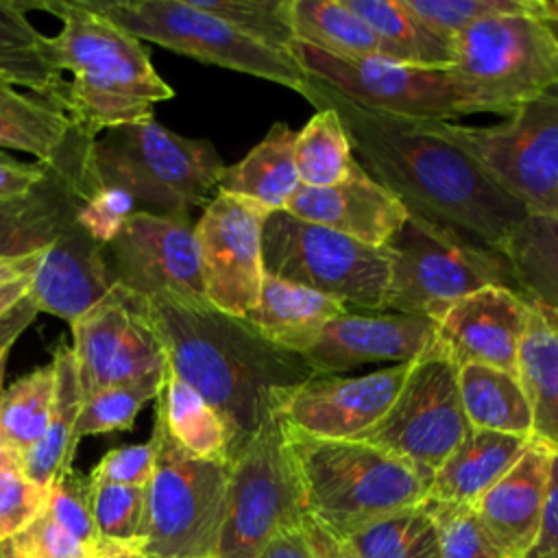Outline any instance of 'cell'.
<instances>
[{"mask_svg": "<svg viewBox=\"0 0 558 558\" xmlns=\"http://www.w3.org/2000/svg\"><path fill=\"white\" fill-rule=\"evenodd\" d=\"M303 532L310 543L312 558H360L349 538H342L333 532H329L325 525L314 521L312 517H305Z\"/></svg>", "mask_w": 558, "mask_h": 558, "instance_id": "50", "label": "cell"}, {"mask_svg": "<svg viewBox=\"0 0 558 558\" xmlns=\"http://www.w3.org/2000/svg\"><path fill=\"white\" fill-rule=\"evenodd\" d=\"M133 211L135 201L129 194L118 187L98 185L83 198L78 220L100 246H107Z\"/></svg>", "mask_w": 558, "mask_h": 558, "instance_id": "47", "label": "cell"}, {"mask_svg": "<svg viewBox=\"0 0 558 558\" xmlns=\"http://www.w3.org/2000/svg\"><path fill=\"white\" fill-rule=\"evenodd\" d=\"M438 340L436 320L397 312H347L303 353L314 373L340 375L368 362H412Z\"/></svg>", "mask_w": 558, "mask_h": 558, "instance_id": "20", "label": "cell"}, {"mask_svg": "<svg viewBox=\"0 0 558 558\" xmlns=\"http://www.w3.org/2000/svg\"><path fill=\"white\" fill-rule=\"evenodd\" d=\"M423 506L436 523L440 558H501L473 506L434 499H425Z\"/></svg>", "mask_w": 558, "mask_h": 558, "instance_id": "43", "label": "cell"}, {"mask_svg": "<svg viewBox=\"0 0 558 558\" xmlns=\"http://www.w3.org/2000/svg\"><path fill=\"white\" fill-rule=\"evenodd\" d=\"M401 59V63L449 68L456 61L453 44L427 28L403 0H344Z\"/></svg>", "mask_w": 558, "mask_h": 558, "instance_id": "35", "label": "cell"}, {"mask_svg": "<svg viewBox=\"0 0 558 558\" xmlns=\"http://www.w3.org/2000/svg\"><path fill=\"white\" fill-rule=\"evenodd\" d=\"M0 558H2V551H0Z\"/></svg>", "mask_w": 558, "mask_h": 558, "instance_id": "60", "label": "cell"}, {"mask_svg": "<svg viewBox=\"0 0 558 558\" xmlns=\"http://www.w3.org/2000/svg\"><path fill=\"white\" fill-rule=\"evenodd\" d=\"M527 558H558V549L547 551V554H530Z\"/></svg>", "mask_w": 558, "mask_h": 558, "instance_id": "59", "label": "cell"}, {"mask_svg": "<svg viewBox=\"0 0 558 558\" xmlns=\"http://www.w3.org/2000/svg\"><path fill=\"white\" fill-rule=\"evenodd\" d=\"M264 272L327 294L360 312H386L390 248L272 211L262 231Z\"/></svg>", "mask_w": 558, "mask_h": 558, "instance_id": "11", "label": "cell"}, {"mask_svg": "<svg viewBox=\"0 0 558 558\" xmlns=\"http://www.w3.org/2000/svg\"><path fill=\"white\" fill-rule=\"evenodd\" d=\"M270 214L251 198L216 192L194 222L203 288L216 310L244 318L255 307L266 275L262 231Z\"/></svg>", "mask_w": 558, "mask_h": 558, "instance_id": "17", "label": "cell"}, {"mask_svg": "<svg viewBox=\"0 0 558 558\" xmlns=\"http://www.w3.org/2000/svg\"><path fill=\"white\" fill-rule=\"evenodd\" d=\"M453 52L451 68L484 113L510 116L558 89V46L534 13L484 17L453 39Z\"/></svg>", "mask_w": 558, "mask_h": 558, "instance_id": "14", "label": "cell"}, {"mask_svg": "<svg viewBox=\"0 0 558 558\" xmlns=\"http://www.w3.org/2000/svg\"><path fill=\"white\" fill-rule=\"evenodd\" d=\"M558 549V449L554 451L551 460V473H549V490H547V501L543 510V523L538 532L536 547L532 554H547Z\"/></svg>", "mask_w": 558, "mask_h": 558, "instance_id": "51", "label": "cell"}, {"mask_svg": "<svg viewBox=\"0 0 558 558\" xmlns=\"http://www.w3.org/2000/svg\"><path fill=\"white\" fill-rule=\"evenodd\" d=\"M31 292V279L0 283V318H4Z\"/></svg>", "mask_w": 558, "mask_h": 558, "instance_id": "55", "label": "cell"}, {"mask_svg": "<svg viewBox=\"0 0 558 558\" xmlns=\"http://www.w3.org/2000/svg\"><path fill=\"white\" fill-rule=\"evenodd\" d=\"M37 257H7L0 255V283H11L20 279H33L37 270Z\"/></svg>", "mask_w": 558, "mask_h": 558, "instance_id": "54", "label": "cell"}, {"mask_svg": "<svg viewBox=\"0 0 558 558\" xmlns=\"http://www.w3.org/2000/svg\"><path fill=\"white\" fill-rule=\"evenodd\" d=\"M135 296L170 371L227 423L233 456L268 418L277 416L283 399L314 375L303 355L275 347L246 318L225 314L209 301L170 294Z\"/></svg>", "mask_w": 558, "mask_h": 558, "instance_id": "2", "label": "cell"}, {"mask_svg": "<svg viewBox=\"0 0 558 558\" xmlns=\"http://www.w3.org/2000/svg\"><path fill=\"white\" fill-rule=\"evenodd\" d=\"M140 41H153L201 63L220 65L310 96V74L290 52L268 48L192 0H81Z\"/></svg>", "mask_w": 558, "mask_h": 558, "instance_id": "9", "label": "cell"}, {"mask_svg": "<svg viewBox=\"0 0 558 558\" xmlns=\"http://www.w3.org/2000/svg\"><path fill=\"white\" fill-rule=\"evenodd\" d=\"M471 157L527 214L558 218V89L514 109L506 122H416Z\"/></svg>", "mask_w": 558, "mask_h": 558, "instance_id": "10", "label": "cell"}, {"mask_svg": "<svg viewBox=\"0 0 558 558\" xmlns=\"http://www.w3.org/2000/svg\"><path fill=\"white\" fill-rule=\"evenodd\" d=\"M48 490L35 484L20 462L0 464V543L13 538L44 514Z\"/></svg>", "mask_w": 558, "mask_h": 558, "instance_id": "44", "label": "cell"}, {"mask_svg": "<svg viewBox=\"0 0 558 558\" xmlns=\"http://www.w3.org/2000/svg\"><path fill=\"white\" fill-rule=\"evenodd\" d=\"M290 54L320 85L373 113L412 122H453L466 113H484L482 100L451 65L342 59L301 41H292Z\"/></svg>", "mask_w": 558, "mask_h": 558, "instance_id": "12", "label": "cell"}, {"mask_svg": "<svg viewBox=\"0 0 558 558\" xmlns=\"http://www.w3.org/2000/svg\"><path fill=\"white\" fill-rule=\"evenodd\" d=\"M530 440L473 427L432 475L425 499L473 506L521 458Z\"/></svg>", "mask_w": 558, "mask_h": 558, "instance_id": "26", "label": "cell"}, {"mask_svg": "<svg viewBox=\"0 0 558 558\" xmlns=\"http://www.w3.org/2000/svg\"><path fill=\"white\" fill-rule=\"evenodd\" d=\"M458 386L471 427L532 438V405L519 375L471 362L458 366Z\"/></svg>", "mask_w": 558, "mask_h": 558, "instance_id": "32", "label": "cell"}, {"mask_svg": "<svg viewBox=\"0 0 558 558\" xmlns=\"http://www.w3.org/2000/svg\"><path fill=\"white\" fill-rule=\"evenodd\" d=\"M471 429L460 399L458 364L436 340L410 362L386 414L357 438L405 460L429 482Z\"/></svg>", "mask_w": 558, "mask_h": 558, "instance_id": "15", "label": "cell"}, {"mask_svg": "<svg viewBox=\"0 0 558 558\" xmlns=\"http://www.w3.org/2000/svg\"><path fill=\"white\" fill-rule=\"evenodd\" d=\"M96 549L78 541L46 512L13 538L0 543L2 558H94Z\"/></svg>", "mask_w": 558, "mask_h": 558, "instance_id": "46", "label": "cell"}, {"mask_svg": "<svg viewBox=\"0 0 558 558\" xmlns=\"http://www.w3.org/2000/svg\"><path fill=\"white\" fill-rule=\"evenodd\" d=\"M37 314H39L37 305L31 301V296H24L4 318H0V360L9 355L13 342L37 318Z\"/></svg>", "mask_w": 558, "mask_h": 558, "instance_id": "52", "label": "cell"}, {"mask_svg": "<svg viewBox=\"0 0 558 558\" xmlns=\"http://www.w3.org/2000/svg\"><path fill=\"white\" fill-rule=\"evenodd\" d=\"M89 506L100 541L140 543L146 486H124L89 477Z\"/></svg>", "mask_w": 558, "mask_h": 558, "instance_id": "41", "label": "cell"}, {"mask_svg": "<svg viewBox=\"0 0 558 558\" xmlns=\"http://www.w3.org/2000/svg\"><path fill=\"white\" fill-rule=\"evenodd\" d=\"M530 301L508 288L488 286L447 307L436 320L438 342L462 364H486L517 375Z\"/></svg>", "mask_w": 558, "mask_h": 558, "instance_id": "21", "label": "cell"}, {"mask_svg": "<svg viewBox=\"0 0 558 558\" xmlns=\"http://www.w3.org/2000/svg\"><path fill=\"white\" fill-rule=\"evenodd\" d=\"M349 543L360 558H440L438 530L423 504L366 525Z\"/></svg>", "mask_w": 558, "mask_h": 558, "instance_id": "38", "label": "cell"}, {"mask_svg": "<svg viewBox=\"0 0 558 558\" xmlns=\"http://www.w3.org/2000/svg\"><path fill=\"white\" fill-rule=\"evenodd\" d=\"M294 161L301 183L310 187L336 185L360 166L333 107L316 105V113L296 133Z\"/></svg>", "mask_w": 558, "mask_h": 558, "instance_id": "36", "label": "cell"}, {"mask_svg": "<svg viewBox=\"0 0 558 558\" xmlns=\"http://www.w3.org/2000/svg\"><path fill=\"white\" fill-rule=\"evenodd\" d=\"M388 248L386 312L438 320L447 307L482 288L499 286L517 292L510 262L501 251L418 216H408Z\"/></svg>", "mask_w": 558, "mask_h": 558, "instance_id": "8", "label": "cell"}, {"mask_svg": "<svg viewBox=\"0 0 558 558\" xmlns=\"http://www.w3.org/2000/svg\"><path fill=\"white\" fill-rule=\"evenodd\" d=\"M22 7L61 20L59 35L46 37V50L52 65L72 74L61 107L87 137L96 140L111 126L155 118V105L172 98V87L157 74L144 44L81 0Z\"/></svg>", "mask_w": 558, "mask_h": 558, "instance_id": "3", "label": "cell"}, {"mask_svg": "<svg viewBox=\"0 0 558 558\" xmlns=\"http://www.w3.org/2000/svg\"><path fill=\"white\" fill-rule=\"evenodd\" d=\"M534 15L538 20H543V24L547 26L549 35L554 37V41L558 46V0H536Z\"/></svg>", "mask_w": 558, "mask_h": 558, "instance_id": "57", "label": "cell"}, {"mask_svg": "<svg viewBox=\"0 0 558 558\" xmlns=\"http://www.w3.org/2000/svg\"><path fill=\"white\" fill-rule=\"evenodd\" d=\"M52 364L57 371V390L48 427L39 442L20 458L22 471L46 490H50L61 475L74 469L72 462L81 442L76 425L85 403L72 344L61 342L52 353Z\"/></svg>", "mask_w": 558, "mask_h": 558, "instance_id": "27", "label": "cell"}, {"mask_svg": "<svg viewBox=\"0 0 558 558\" xmlns=\"http://www.w3.org/2000/svg\"><path fill=\"white\" fill-rule=\"evenodd\" d=\"M283 434L307 517L342 538L427 497L429 482L412 464L366 440L316 438L288 427Z\"/></svg>", "mask_w": 558, "mask_h": 558, "instance_id": "5", "label": "cell"}, {"mask_svg": "<svg viewBox=\"0 0 558 558\" xmlns=\"http://www.w3.org/2000/svg\"><path fill=\"white\" fill-rule=\"evenodd\" d=\"M0 85L26 87L61 107L68 81L52 65L41 35L26 17L22 2L0 0Z\"/></svg>", "mask_w": 558, "mask_h": 558, "instance_id": "31", "label": "cell"}, {"mask_svg": "<svg viewBox=\"0 0 558 558\" xmlns=\"http://www.w3.org/2000/svg\"><path fill=\"white\" fill-rule=\"evenodd\" d=\"M198 9L220 17L242 35L290 52L294 41L290 24V0H192Z\"/></svg>", "mask_w": 558, "mask_h": 558, "instance_id": "40", "label": "cell"}, {"mask_svg": "<svg viewBox=\"0 0 558 558\" xmlns=\"http://www.w3.org/2000/svg\"><path fill=\"white\" fill-rule=\"evenodd\" d=\"M554 451V447L532 438L506 475L473 504L501 558H527L536 547Z\"/></svg>", "mask_w": 558, "mask_h": 558, "instance_id": "24", "label": "cell"}, {"mask_svg": "<svg viewBox=\"0 0 558 558\" xmlns=\"http://www.w3.org/2000/svg\"><path fill=\"white\" fill-rule=\"evenodd\" d=\"M310 81L307 100L336 109L357 163L395 194L408 214L504 253L530 214L471 157L412 120L360 109L316 78Z\"/></svg>", "mask_w": 558, "mask_h": 558, "instance_id": "1", "label": "cell"}, {"mask_svg": "<svg viewBox=\"0 0 558 558\" xmlns=\"http://www.w3.org/2000/svg\"><path fill=\"white\" fill-rule=\"evenodd\" d=\"M94 558H144L140 543H109L102 541Z\"/></svg>", "mask_w": 558, "mask_h": 558, "instance_id": "56", "label": "cell"}, {"mask_svg": "<svg viewBox=\"0 0 558 558\" xmlns=\"http://www.w3.org/2000/svg\"><path fill=\"white\" fill-rule=\"evenodd\" d=\"M48 168L35 161H20L0 150V201L26 194L46 177Z\"/></svg>", "mask_w": 558, "mask_h": 558, "instance_id": "49", "label": "cell"}, {"mask_svg": "<svg viewBox=\"0 0 558 558\" xmlns=\"http://www.w3.org/2000/svg\"><path fill=\"white\" fill-rule=\"evenodd\" d=\"M70 329L85 397L168 371V357L140 299L120 283L78 314Z\"/></svg>", "mask_w": 558, "mask_h": 558, "instance_id": "16", "label": "cell"}, {"mask_svg": "<svg viewBox=\"0 0 558 558\" xmlns=\"http://www.w3.org/2000/svg\"><path fill=\"white\" fill-rule=\"evenodd\" d=\"M155 408L163 416L168 434L187 453L203 460L231 462L235 447L227 423L192 386L179 379L170 366L166 386L155 399Z\"/></svg>", "mask_w": 558, "mask_h": 558, "instance_id": "33", "label": "cell"}, {"mask_svg": "<svg viewBox=\"0 0 558 558\" xmlns=\"http://www.w3.org/2000/svg\"><path fill=\"white\" fill-rule=\"evenodd\" d=\"M283 211L368 246H388L410 216L401 201L362 166L336 185L310 187L301 183Z\"/></svg>", "mask_w": 558, "mask_h": 558, "instance_id": "23", "label": "cell"}, {"mask_svg": "<svg viewBox=\"0 0 558 558\" xmlns=\"http://www.w3.org/2000/svg\"><path fill=\"white\" fill-rule=\"evenodd\" d=\"M92 144L57 102L0 85V146L35 155L85 196L92 192Z\"/></svg>", "mask_w": 558, "mask_h": 558, "instance_id": "22", "label": "cell"}, {"mask_svg": "<svg viewBox=\"0 0 558 558\" xmlns=\"http://www.w3.org/2000/svg\"><path fill=\"white\" fill-rule=\"evenodd\" d=\"M225 168L211 142L183 137L155 118L102 131L89 153L92 190L118 187L146 211L172 216L205 207Z\"/></svg>", "mask_w": 558, "mask_h": 558, "instance_id": "6", "label": "cell"}, {"mask_svg": "<svg viewBox=\"0 0 558 558\" xmlns=\"http://www.w3.org/2000/svg\"><path fill=\"white\" fill-rule=\"evenodd\" d=\"M44 512L85 545L98 547L102 543L89 506V475L76 469L61 475L48 490Z\"/></svg>", "mask_w": 558, "mask_h": 558, "instance_id": "45", "label": "cell"}, {"mask_svg": "<svg viewBox=\"0 0 558 558\" xmlns=\"http://www.w3.org/2000/svg\"><path fill=\"white\" fill-rule=\"evenodd\" d=\"M294 41L342 59L397 61V52L344 0H290Z\"/></svg>", "mask_w": 558, "mask_h": 558, "instance_id": "30", "label": "cell"}, {"mask_svg": "<svg viewBox=\"0 0 558 558\" xmlns=\"http://www.w3.org/2000/svg\"><path fill=\"white\" fill-rule=\"evenodd\" d=\"M257 558H312L303 527L275 536Z\"/></svg>", "mask_w": 558, "mask_h": 558, "instance_id": "53", "label": "cell"}, {"mask_svg": "<svg viewBox=\"0 0 558 558\" xmlns=\"http://www.w3.org/2000/svg\"><path fill=\"white\" fill-rule=\"evenodd\" d=\"M434 33L453 39L471 24L493 15H523L536 11V0H403Z\"/></svg>", "mask_w": 558, "mask_h": 558, "instance_id": "42", "label": "cell"}, {"mask_svg": "<svg viewBox=\"0 0 558 558\" xmlns=\"http://www.w3.org/2000/svg\"><path fill=\"white\" fill-rule=\"evenodd\" d=\"M517 375L532 405V438L558 449V312L530 303Z\"/></svg>", "mask_w": 558, "mask_h": 558, "instance_id": "28", "label": "cell"}, {"mask_svg": "<svg viewBox=\"0 0 558 558\" xmlns=\"http://www.w3.org/2000/svg\"><path fill=\"white\" fill-rule=\"evenodd\" d=\"M410 362L360 377L314 373L279 405L283 427L316 438H357L390 408Z\"/></svg>", "mask_w": 558, "mask_h": 558, "instance_id": "19", "label": "cell"}, {"mask_svg": "<svg viewBox=\"0 0 558 558\" xmlns=\"http://www.w3.org/2000/svg\"><path fill=\"white\" fill-rule=\"evenodd\" d=\"M166 373L148 375V377H142L135 381H126V384L107 386V388L85 397L81 418L76 425L78 440L85 436L131 429L137 412L148 401H155L161 395V390L166 386Z\"/></svg>", "mask_w": 558, "mask_h": 558, "instance_id": "39", "label": "cell"}, {"mask_svg": "<svg viewBox=\"0 0 558 558\" xmlns=\"http://www.w3.org/2000/svg\"><path fill=\"white\" fill-rule=\"evenodd\" d=\"M57 390L54 364L39 366L15 379L0 397V432L9 451L20 460L44 436Z\"/></svg>", "mask_w": 558, "mask_h": 558, "instance_id": "37", "label": "cell"}, {"mask_svg": "<svg viewBox=\"0 0 558 558\" xmlns=\"http://www.w3.org/2000/svg\"><path fill=\"white\" fill-rule=\"evenodd\" d=\"M504 255L517 292L530 303L558 312V218L530 214L510 235Z\"/></svg>", "mask_w": 558, "mask_h": 558, "instance_id": "34", "label": "cell"}, {"mask_svg": "<svg viewBox=\"0 0 558 558\" xmlns=\"http://www.w3.org/2000/svg\"><path fill=\"white\" fill-rule=\"evenodd\" d=\"M296 131L275 122L264 140L238 163L227 166L218 192L251 198L270 211H283L288 198L301 185L294 161Z\"/></svg>", "mask_w": 558, "mask_h": 558, "instance_id": "29", "label": "cell"}, {"mask_svg": "<svg viewBox=\"0 0 558 558\" xmlns=\"http://www.w3.org/2000/svg\"><path fill=\"white\" fill-rule=\"evenodd\" d=\"M83 198L48 168L26 194L0 201V255L39 259L28 296L68 325L116 283L105 246L78 220Z\"/></svg>", "mask_w": 558, "mask_h": 558, "instance_id": "4", "label": "cell"}, {"mask_svg": "<svg viewBox=\"0 0 558 558\" xmlns=\"http://www.w3.org/2000/svg\"><path fill=\"white\" fill-rule=\"evenodd\" d=\"M105 262L113 281L135 294L207 301L190 216L135 209L105 246Z\"/></svg>", "mask_w": 558, "mask_h": 558, "instance_id": "18", "label": "cell"}, {"mask_svg": "<svg viewBox=\"0 0 558 558\" xmlns=\"http://www.w3.org/2000/svg\"><path fill=\"white\" fill-rule=\"evenodd\" d=\"M305 517L286 434L272 416L231 458L216 558H257L275 536L303 527Z\"/></svg>", "mask_w": 558, "mask_h": 558, "instance_id": "13", "label": "cell"}, {"mask_svg": "<svg viewBox=\"0 0 558 558\" xmlns=\"http://www.w3.org/2000/svg\"><path fill=\"white\" fill-rule=\"evenodd\" d=\"M157 458V438L150 434L146 442L124 445L107 451L100 462L92 469L89 477L98 482L146 486L150 482Z\"/></svg>", "mask_w": 558, "mask_h": 558, "instance_id": "48", "label": "cell"}, {"mask_svg": "<svg viewBox=\"0 0 558 558\" xmlns=\"http://www.w3.org/2000/svg\"><path fill=\"white\" fill-rule=\"evenodd\" d=\"M349 307L305 286L264 275L255 307L244 316L275 347L303 355L323 329Z\"/></svg>", "mask_w": 558, "mask_h": 558, "instance_id": "25", "label": "cell"}, {"mask_svg": "<svg viewBox=\"0 0 558 558\" xmlns=\"http://www.w3.org/2000/svg\"><path fill=\"white\" fill-rule=\"evenodd\" d=\"M157 458L140 530L144 558H216L231 462L187 453L155 408Z\"/></svg>", "mask_w": 558, "mask_h": 558, "instance_id": "7", "label": "cell"}, {"mask_svg": "<svg viewBox=\"0 0 558 558\" xmlns=\"http://www.w3.org/2000/svg\"><path fill=\"white\" fill-rule=\"evenodd\" d=\"M4 366H7V357L0 360V397H2V384H4ZM7 462H20L11 451L9 447L4 445V438H2V432H0V464H7Z\"/></svg>", "mask_w": 558, "mask_h": 558, "instance_id": "58", "label": "cell"}]
</instances>
